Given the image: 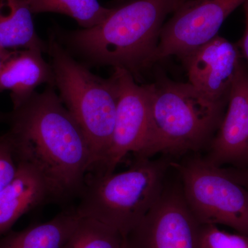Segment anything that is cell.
Here are the masks:
<instances>
[{
  "label": "cell",
  "mask_w": 248,
  "mask_h": 248,
  "mask_svg": "<svg viewBox=\"0 0 248 248\" xmlns=\"http://www.w3.org/2000/svg\"><path fill=\"white\" fill-rule=\"evenodd\" d=\"M47 86L9 113L6 133L17 163L29 164L45 181L49 202L79 197L92 155L84 132L55 92Z\"/></svg>",
  "instance_id": "obj_1"
},
{
  "label": "cell",
  "mask_w": 248,
  "mask_h": 248,
  "mask_svg": "<svg viewBox=\"0 0 248 248\" xmlns=\"http://www.w3.org/2000/svg\"><path fill=\"white\" fill-rule=\"evenodd\" d=\"M183 0H133L113 8L95 27L66 33L67 43L96 64L122 68L132 74L154 63L168 15Z\"/></svg>",
  "instance_id": "obj_2"
},
{
  "label": "cell",
  "mask_w": 248,
  "mask_h": 248,
  "mask_svg": "<svg viewBox=\"0 0 248 248\" xmlns=\"http://www.w3.org/2000/svg\"><path fill=\"white\" fill-rule=\"evenodd\" d=\"M151 86L149 132L137 157L182 154L210 143L228 102L210 99L190 83L166 79Z\"/></svg>",
  "instance_id": "obj_3"
},
{
  "label": "cell",
  "mask_w": 248,
  "mask_h": 248,
  "mask_svg": "<svg viewBox=\"0 0 248 248\" xmlns=\"http://www.w3.org/2000/svg\"><path fill=\"white\" fill-rule=\"evenodd\" d=\"M169 166L164 160L137 157L122 172L96 173L86 179L77 211L126 237L162 195Z\"/></svg>",
  "instance_id": "obj_4"
},
{
  "label": "cell",
  "mask_w": 248,
  "mask_h": 248,
  "mask_svg": "<svg viewBox=\"0 0 248 248\" xmlns=\"http://www.w3.org/2000/svg\"><path fill=\"white\" fill-rule=\"evenodd\" d=\"M51 57L55 86L60 97L84 132L97 170L110 148L118 102L115 77L104 79L77 62L56 39L47 43Z\"/></svg>",
  "instance_id": "obj_5"
},
{
  "label": "cell",
  "mask_w": 248,
  "mask_h": 248,
  "mask_svg": "<svg viewBox=\"0 0 248 248\" xmlns=\"http://www.w3.org/2000/svg\"><path fill=\"white\" fill-rule=\"evenodd\" d=\"M187 206L200 224L224 225L248 236V191L229 170L193 158L171 161Z\"/></svg>",
  "instance_id": "obj_6"
},
{
  "label": "cell",
  "mask_w": 248,
  "mask_h": 248,
  "mask_svg": "<svg viewBox=\"0 0 248 248\" xmlns=\"http://www.w3.org/2000/svg\"><path fill=\"white\" fill-rule=\"evenodd\" d=\"M247 0H185L160 33L154 62L183 58L217 37L227 17Z\"/></svg>",
  "instance_id": "obj_7"
},
{
  "label": "cell",
  "mask_w": 248,
  "mask_h": 248,
  "mask_svg": "<svg viewBox=\"0 0 248 248\" xmlns=\"http://www.w3.org/2000/svg\"><path fill=\"white\" fill-rule=\"evenodd\" d=\"M112 76L118 86L115 127L110 148L102 165L99 174H110L133 153L138 156L146 144L151 118V86L138 85L130 72L115 68Z\"/></svg>",
  "instance_id": "obj_8"
},
{
  "label": "cell",
  "mask_w": 248,
  "mask_h": 248,
  "mask_svg": "<svg viewBox=\"0 0 248 248\" xmlns=\"http://www.w3.org/2000/svg\"><path fill=\"white\" fill-rule=\"evenodd\" d=\"M200 224L182 189L166 188L138 226L126 236L130 248H198Z\"/></svg>",
  "instance_id": "obj_9"
},
{
  "label": "cell",
  "mask_w": 248,
  "mask_h": 248,
  "mask_svg": "<svg viewBox=\"0 0 248 248\" xmlns=\"http://www.w3.org/2000/svg\"><path fill=\"white\" fill-rule=\"evenodd\" d=\"M182 59L188 83L213 100L228 102L243 65L236 45L217 35Z\"/></svg>",
  "instance_id": "obj_10"
},
{
  "label": "cell",
  "mask_w": 248,
  "mask_h": 248,
  "mask_svg": "<svg viewBox=\"0 0 248 248\" xmlns=\"http://www.w3.org/2000/svg\"><path fill=\"white\" fill-rule=\"evenodd\" d=\"M205 159L219 167L227 164L240 169L248 166V71L243 65Z\"/></svg>",
  "instance_id": "obj_11"
},
{
  "label": "cell",
  "mask_w": 248,
  "mask_h": 248,
  "mask_svg": "<svg viewBox=\"0 0 248 248\" xmlns=\"http://www.w3.org/2000/svg\"><path fill=\"white\" fill-rule=\"evenodd\" d=\"M37 49L15 50L0 71V92L11 91L14 108L19 107L35 93L41 84L55 86L51 64Z\"/></svg>",
  "instance_id": "obj_12"
},
{
  "label": "cell",
  "mask_w": 248,
  "mask_h": 248,
  "mask_svg": "<svg viewBox=\"0 0 248 248\" xmlns=\"http://www.w3.org/2000/svg\"><path fill=\"white\" fill-rule=\"evenodd\" d=\"M17 165L16 176L0 192V236L24 214L49 202L48 189L40 174L25 163Z\"/></svg>",
  "instance_id": "obj_13"
},
{
  "label": "cell",
  "mask_w": 248,
  "mask_h": 248,
  "mask_svg": "<svg viewBox=\"0 0 248 248\" xmlns=\"http://www.w3.org/2000/svg\"><path fill=\"white\" fill-rule=\"evenodd\" d=\"M81 218L76 208L63 210L50 221L6 235L0 248H63Z\"/></svg>",
  "instance_id": "obj_14"
},
{
  "label": "cell",
  "mask_w": 248,
  "mask_h": 248,
  "mask_svg": "<svg viewBox=\"0 0 248 248\" xmlns=\"http://www.w3.org/2000/svg\"><path fill=\"white\" fill-rule=\"evenodd\" d=\"M32 14L27 0H0V48L47 52V43L36 32Z\"/></svg>",
  "instance_id": "obj_15"
},
{
  "label": "cell",
  "mask_w": 248,
  "mask_h": 248,
  "mask_svg": "<svg viewBox=\"0 0 248 248\" xmlns=\"http://www.w3.org/2000/svg\"><path fill=\"white\" fill-rule=\"evenodd\" d=\"M32 14L58 13L69 16L83 29L95 27L107 19L113 8L102 6L98 0H27Z\"/></svg>",
  "instance_id": "obj_16"
},
{
  "label": "cell",
  "mask_w": 248,
  "mask_h": 248,
  "mask_svg": "<svg viewBox=\"0 0 248 248\" xmlns=\"http://www.w3.org/2000/svg\"><path fill=\"white\" fill-rule=\"evenodd\" d=\"M125 239L110 227L93 218L82 217L63 248H123Z\"/></svg>",
  "instance_id": "obj_17"
},
{
  "label": "cell",
  "mask_w": 248,
  "mask_h": 248,
  "mask_svg": "<svg viewBox=\"0 0 248 248\" xmlns=\"http://www.w3.org/2000/svg\"><path fill=\"white\" fill-rule=\"evenodd\" d=\"M198 248H248V236L222 231L215 224H200Z\"/></svg>",
  "instance_id": "obj_18"
},
{
  "label": "cell",
  "mask_w": 248,
  "mask_h": 248,
  "mask_svg": "<svg viewBox=\"0 0 248 248\" xmlns=\"http://www.w3.org/2000/svg\"><path fill=\"white\" fill-rule=\"evenodd\" d=\"M17 167L12 144L5 133L0 137V192L14 179Z\"/></svg>",
  "instance_id": "obj_19"
},
{
  "label": "cell",
  "mask_w": 248,
  "mask_h": 248,
  "mask_svg": "<svg viewBox=\"0 0 248 248\" xmlns=\"http://www.w3.org/2000/svg\"><path fill=\"white\" fill-rule=\"evenodd\" d=\"M245 14H246V31L240 42V53L242 54L248 63V0L244 3Z\"/></svg>",
  "instance_id": "obj_20"
},
{
  "label": "cell",
  "mask_w": 248,
  "mask_h": 248,
  "mask_svg": "<svg viewBox=\"0 0 248 248\" xmlns=\"http://www.w3.org/2000/svg\"><path fill=\"white\" fill-rule=\"evenodd\" d=\"M229 170L230 172H231V174H232V175L246 187V190L248 191V167L237 170Z\"/></svg>",
  "instance_id": "obj_21"
},
{
  "label": "cell",
  "mask_w": 248,
  "mask_h": 248,
  "mask_svg": "<svg viewBox=\"0 0 248 248\" xmlns=\"http://www.w3.org/2000/svg\"><path fill=\"white\" fill-rule=\"evenodd\" d=\"M13 52H14V50L0 48V71H1V67H2L4 62L12 55Z\"/></svg>",
  "instance_id": "obj_22"
},
{
  "label": "cell",
  "mask_w": 248,
  "mask_h": 248,
  "mask_svg": "<svg viewBox=\"0 0 248 248\" xmlns=\"http://www.w3.org/2000/svg\"><path fill=\"white\" fill-rule=\"evenodd\" d=\"M123 248H129L128 242H127L126 237H125V242H124Z\"/></svg>",
  "instance_id": "obj_23"
},
{
  "label": "cell",
  "mask_w": 248,
  "mask_h": 248,
  "mask_svg": "<svg viewBox=\"0 0 248 248\" xmlns=\"http://www.w3.org/2000/svg\"><path fill=\"white\" fill-rule=\"evenodd\" d=\"M183 1H185V0H183Z\"/></svg>",
  "instance_id": "obj_24"
}]
</instances>
